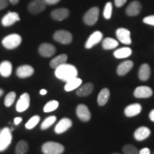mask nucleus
Instances as JSON below:
<instances>
[{
	"mask_svg": "<svg viewBox=\"0 0 154 154\" xmlns=\"http://www.w3.org/2000/svg\"><path fill=\"white\" fill-rule=\"evenodd\" d=\"M77 74H78V71L76 67L66 63L57 67L55 70L56 76L59 79L66 82L72 79L76 78L77 77Z\"/></svg>",
	"mask_w": 154,
	"mask_h": 154,
	"instance_id": "f257e3e1",
	"label": "nucleus"
},
{
	"mask_svg": "<svg viewBox=\"0 0 154 154\" xmlns=\"http://www.w3.org/2000/svg\"><path fill=\"white\" fill-rule=\"evenodd\" d=\"M44 154H62L64 147L62 144L57 142L49 141L44 143L42 148Z\"/></svg>",
	"mask_w": 154,
	"mask_h": 154,
	"instance_id": "f03ea898",
	"label": "nucleus"
},
{
	"mask_svg": "<svg viewBox=\"0 0 154 154\" xmlns=\"http://www.w3.org/2000/svg\"><path fill=\"white\" fill-rule=\"evenodd\" d=\"M22 43V37L17 34H9L3 38L2 44L6 49H14Z\"/></svg>",
	"mask_w": 154,
	"mask_h": 154,
	"instance_id": "7ed1b4c3",
	"label": "nucleus"
},
{
	"mask_svg": "<svg viewBox=\"0 0 154 154\" xmlns=\"http://www.w3.org/2000/svg\"><path fill=\"white\" fill-rule=\"evenodd\" d=\"M12 135L10 129L7 127L4 128L0 132V152L5 151L11 143Z\"/></svg>",
	"mask_w": 154,
	"mask_h": 154,
	"instance_id": "20e7f679",
	"label": "nucleus"
},
{
	"mask_svg": "<svg viewBox=\"0 0 154 154\" xmlns=\"http://www.w3.org/2000/svg\"><path fill=\"white\" fill-rule=\"evenodd\" d=\"M99 15V9L96 7H94L88 9L87 12L84 16V22L85 24L89 26L94 25L98 21Z\"/></svg>",
	"mask_w": 154,
	"mask_h": 154,
	"instance_id": "39448f33",
	"label": "nucleus"
},
{
	"mask_svg": "<svg viewBox=\"0 0 154 154\" xmlns=\"http://www.w3.org/2000/svg\"><path fill=\"white\" fill-rule=\"evenodd\" d=\"M54 38L56 41L63 44H69L72 42V34L68 31L59 30L54 34Z\"/></svg>",
	"mask_w": 154,
	"mask_h": 154,
	"instance_id": "423d86ee",
	"label": "nucleus"
},
{
	"mask_svg": "<svg viewBox=\"0 0 154 154\" xmlns=\"http://www.w3.org/2000/svg\"><path fill=\"white\" fill-rule=\"evenodd\" d=\"M47 3L44 0H33L29 4L28 9L32 14H39L45 9Z\"/></svg>",
	"mask_w": 154,
	"mask_h": 154,
	"instance_id": "0eeeda50",
	"label": "nucleus"
},
{
	"mask_svg": "<svg viewBox=\"0 0 154 154\" xmlns=\"http://www.w3.org/2000/svg\"><path fill=\"white\" fill-rule=\"evenodd\" d=\"M30 96L28 93H24L20 96L16 105V109L18 112H23L29 107Z\"/></svg>",
	"mask_w": 154,
	"mask_h": 154,
	"instance_id": "6e6552de",
	"label": "nucleus"
},
{
	"mask_svg": "<svg viewBox=\"0 0 154 154\" xmlns=\"http://www.w3.org/2000/svg\"><path fill=\"white\" fill-rule=\"evenodd\" d=\"M134 95L137 99H146L153 95V91L149 86H140L136 88Z\"/></svg>",
	"mask_w": 154,
	"mask_h": 154,
	"instance_id": "1a4fd4ad",
	"label": "nucleus"
},
{
	"mask_svg": "<svg viewBox=\"0 0 154 154\" xmlns=\"http://www.w3.org/2000/svg\"><path fill=\"white\" fill-rule=\"evenodd\" d=\"M117 38L121 43L129 45L131 44V33L129 30L125 28H119L116 32Z\"/></svg>",
	"mask_w": 154,
	"mask_h": 154,
	"instance_id": "9d476101",
	"label": "nucleus"
},
{
	"mask_svg": "<svg viewBox=\"0 0 154 154\" xmlns=\"http://www.w3.org/2000/svg\"><path fill=\"white\" fill-rule=\"evenodd\" d=\"M76 114L79 119L84 122H87L91 119V113L88 108L84 104H79L76 108Z\"/></svg>",
	"mask_w": 154,
	"mask_h": 154,
	"instance_id": "9b49d317",
	"label": "nucleus"
},
{
	"mask_svg": "<svg viewBox=\"0 0 154 154\" xmlns=\"http://www.w3.org/2000/svg\"><path fill=\"white\" fill-rule=\"evenodd\" d=\"M72 126V121L68 118H63L59 121L55 126L54 131L57 134H61L66 131Z\"/></svg>",
	"mask_w": 154,
	"mask_h": 154,
	"instance_id": "f8f14e48",
	"label": "nucleus"
},
{
	"mask_svg": "<svg viewBox=\"0 0 154 154\" xmlns=\"http://www.w3.org/2000/svg\"><path fill=\"white\" fill-rule=\"evenodd\" d=\"M38 52L44 57H51L56 53V48L49 43H44L38 48Z\"/></svg>",
	"mask_w": 154,
	"mask_h": 154,
	"instance_id": "ddd939ff",
	"label": "nucleus"
},
{
	"mask_svg": "<svg viewBox=\"0 0 154 154\" xmlns=\"http://www.w3.org/2000/svg\"><path fill=\"white\" fill-rule=\"evenodd\" d=\"M102 38H103V34L99 31H96V32H94L88 38L87 42L85 44V47L86 49H91L94 46L99 44L101 41Z\"/></svg>",
	"mask_w": 154,
	"mask_h": 154,
	"instance_id": "4468645a",
	"label": "nucleus"
},
{
	"mask_svg": "<svg viewBox=\"0 0 154 154\" xmlns=\"http://www.w3.org/2000/svg\"><path fill=\"white\" fill-rule=\"evenodd\" d=\"M151 135V130L146 126H140L134 132V138L136 140L142 141L149 138Z\"/></svg>",
	"mask_w": 154,
	"mask_h": 154,
	"instance_id": "2eb2a0df",
	"label": "nucleus"
},
{
	"mask_svg": "<svg viewBox=\"0 0 154 154\" xmlns=\"http://www.w3.org/2000/svg\"><path fill=\"white\" fill-rule=\"evenodd\" d=\"M34 72V69L32 66L29 65H22L17 68L16 74L19 78L24 79L32 76Z\"/></svg>",
	"mask_w": 154,
	"mask_h": 154,
	"instance_id": "dca6fc26",
	"label": "nucleus"
},
{
	"mask_svg": "<svg viewBox=\"0 0 154 154\" xmlns=\"http://www.w3.org/2000/svg\"><path fill=\"white\" fill-rule=\"evenodd\" d=\"M141 10V5L138 1H133L128 5L126 9V13L128 16L134 17L139 14Z\"/></svg>",
	"mask_w": 154,
	"mask_h": 154,
	"instance_id": "f3484780",
	"label": "nucleus"
},
{
	"mask_svg": "<svg viewBox=\"0 0 154 154\" xmlns=\"http://www.w3.org/2000/svg\"><path fill=\"white\" fill-rule=\"evenodd\" d=\"M19 20H20V18L17 13L9 12L3 17L2 20V24L4 26H9Z\"/></svg>",
	"mask_w": 154,
	"mask_h": 154,
	"instance_id": "a211bd4d",
	"label": "nucleus"
},
{
	"mask_svg": "<svg viewBox=\"0 0 154 154\" xmlns=\"http://www.w3.org/2000/svg\"><path fill=\"white\" fill-rule=\"evenodd\" d=\"M134 66V62L132 61H125L121 63L117 67V74L119 76H124L131 70Z\"/></svg>",
	"mask_w": 154,
	"mask_h": 154,
	"instance_id": "6ab92c4d",
	"label": "nucleus"
},
{
	"mask_svg": "<svg viewBox=\"0 0 154 154\" xmlns=\"http://www.w3.org/2000/svg\"><path fill=\"white\" fill-rule=\"evenodd\" d=\"M141 110L142 106L140 103H133L125 109L124 113L127 117H134L139 114Z\"/></svg>",
	"mask_w": 154,
	"mask_h": 154,
	"instance_id": "aec40b11",
	"label": "nucleus"
},
{
	"mask_svg": "<svg viewBox=\"0 0 154 154\" xmlns=\"http://www.w3.org/2000/svg\"><path fill=\"white\" fill-rule=\"evenodd\" d=\"M69 15V11L66 8H59L54 9L51 12V16L54 20L62 21L66 19Z\"/></svg>",
	"mask_w": 154,
	"mask_h": 154,
	"instance_id": "412c9836",
	"label": "nucleus"
},
{
	"mask_svg": "<svg viewBox=\"0 0 154 154\" xmlns=\"http://www.w3.org/2000/svg\"><path fill=\"white\" fill-rule=\"evenodd\" d=\"M151 76V68L148 63H143L138 71V78L140 81H147Z\"/></svg>",
	"mask_w": 154,
	"mask_h": 154,
	"instance_id": "4be33fe9",
	"label": "nucleus"
},
{
	"mask_svg": "<svg viewBox=\"0 0 154 154\" xmlns=\"http://www.w3.org/2000/svg\"><path fill=\"white\" fill-rule=\"evenodd\" d=\"M94 90V85L91 83H87L84 85L78 88L76 91L77 96H81V97H84V96H87L90 95Z\"/></svg>",
	"mask_w": 154,
	"mask_h": 154,
	"instance_id": "5701e85b",
	"label": "nucleus"
},
{
	"mask_svg": "<svg viewBox=\"0 0 154 154\" xmlns=\"http://www.w3.org/2000/svg\"><path fill=\"white\" fill-rule=\"evenodd\" d=\"M82 80L78 77L72 79L66 82L64 86V90L66 91H72L79 87L82 85Z\"/></svg>",
	"mask_w": 154,
	"mask_h": 154,
	"instance_id": "b1692460",
	"label": "nucleus"
},
{
	"mask_svg": "<svg viewBox=\"0 0 154 154\" xmlns=\"http://www.w3.org/2000/svg\"><path fill=\"white\" fill-rule=\"evenodd\" d=\"M12 72V64L8 61L0 63V74L3 77H9Z\"/></svg>",
	"mask_w": 154,
	"mask_h": 154,
	"instance_id": "393cba45",
	"label": "nucleus"
},
{
	"mask_svg": "<svg viewBox=\"0 0 154 154\" xmlns=\"http://www.w3.org/2000/svg\"><path fill=\"white\" fill-rule=\"evenodd\" d=\"M67 59H68V57H67L66 54H64L57 56V57H54L52 60L50 61V66L52 69H56L57 67L66 63Z\"/></svg>",
	"mask_w": 154,
	"mask_h": 154,
	"instance_id": "a878e982",
	"label": "nucleus"
},
{
	"mask_svg": "<svg viewBox=\"0 0 154 154\" xmlns=\"http://www.w3.org/2000/svg\"><path fill=\"white\" fill-rule=\"evenodd\" d=\"M109 97H110V91L107 88H104L101 89L97 98V101L99 105L101 106H103L106 104L108 101H109Z\"/></svg>",
	"mask_w": 154,
	"mask_h": 154,
	"instance_id": "bb28decb",
	"label": "nucleus"
},
{
	"mask_svg": "<svg viewBox=\"0 0 154 154\" xmlns=\"http://www.w3.org/2000/svg\"><path fill=\"white\" fill-rule=\"evenodd\" d=\"M132 54V50L129 47H123L116 50L113 53L114 57L116 59H124L130 57Z\"/></svg>",
	"mask_w": 154,
	"mask_h": 154,
	"instance_id": "cd10ccee",
	"label": "nucleus"
},
{
	"mask_svg": "<svg viewBox=\"0 0 154 154\" xmlns=\"http://www.w3.org/2000/svg\"><path fill=\"white\" fill-rule=\"evenodd\" d=\"M119 42L115 40L114 38L107 37L104 38L103 40V42H102V47H103V49L105 50H110V49H115L116 47H118Z\"/></svg>",
	"mask_w": 154,
	"mask_h": 154,
	"instance_id": "c85d7f7f",
	"label": "nucleus"
},
{
	"mask_svg": "<svg viewBox=\"0 0 154 154\" xmlns=\"http://www.w3.org/2000/svg\"><path fill=\"white\" fill-rule=\"evenodd\" d=\"M29 149V146L27 142L25 140L19 141L16 146L15 153L16 154H25Z\"/></svg>",
	"mask_w": 154,
	"mask_h": 154,
	"instance_id": "c756f323",
	"label": "nucleus"
},
{
	"mask_svg": "<svg viewBox=\"0 0 154 154\" xmlns=\"http://www.w3.org/2000/svg\"><path fill=\"white\" fill-rule=\"evenodd\" d=\"M59 102L56 100H53V101H50L44 106V111L45 113H49L51 111H55L56 109L59 107Z\"/></svg>",
	"mask_w": 154,
	"mask_h": 154,
	"instance_id": "7c9ffc66",
	"label": "nucleus"
},
{
	"mask_svg": "<svg viewBox=\"0 0 154 154\" xmlns=\"http://www.w3.org/2000/svg\"><path fill=\"white\" fill-rule=\"evenodd\" d=\"M57 121V117L55 116H51L44 120L41 125V128L42 130H45L49 128L50 126H52Z\"/></svg>",
	"mask_w": 154,
	"mask_h": 154,
	"instance_id": "2f4dec72",
	"label": "nucleus"
},
{
	"mask_svg": "<svg viewBox=\"0 0 154 154\" xmlns=\"http://www.w3.org/2000/svg\"><path fill=\"white\" fill-rule=\"evenodd\" d=\"M40 121V117L38 116H34L33 117H32L27 123L25 124V127H26V129H32L35 127L36 125L38 124V123Z\"/></svg>",
	"mask_w": 154,
	"mask_h": 154,
	"instance_id": "473e14b6",
	"label": "nucleus"
},
{
	"mask_svg": "<svg viewBox=\"0 0 154 154\" xmlns=\"http://www.w3.org/2000/svg\"><path fill=\"white\" fill-rule=\"evenodd\" d=\"M15 99H16V94H15V92H9V93L6 96L5 99V105L7 107L11 106L14 103Z\"/></svg>",
	"mask_w": 154,
	"mask_h": 154,
	"instance_id": "72a5a7b5",
	"label": "nucleus"
},
{
	"mask_svg": "<svg viewBox=\"0 0 154 154\" xmlns=\"http://www.w3.org/2000/svg\"><path fill=\"white\" fill-rule=\"evenodd\" d=\"M123 153L124 154H139V151L134 146L127 144L123 148Z\"/></svg>",
	"mask_w": 154,
	"mask_h": 154,
	"instance_id": "f704fd0d",
	"label": "nucleus"
},
{
	"mask_svg": "<svg viewBox=\"0 0 154 154\" xmlns=\"http://www.w3.org/2000/svg\"><path fill=\"white\" fill-rule=\"evenodd\" d=\"M111 14H112V4L111 2L106 3L105 6L104 10H103V17L105 19H111Z\"/></svg>",
	"mask_w": 154,
	"mask_h": 154,
	"instance_id": "c9c22d12",
	"label": "nucleus"
},
{
	"mask_svg": "<svg viewBox=\"0 0 154 154\" xmlns=\"http://www.w3.org/2000/svg\"><path fill=\"white\" fill-rule=\"evenodd\" d=\"M143 22L146 24L151 25V26H154V15H151V16L146 17L143 19Z\"/></svg>",
	"mask_w": 154,
	"mask_h": 154,
	"instance_id": "e433bc0d",
	"label": "nucleus"
},
{
	"mask_svg": "<svg viewBox=\"0 0 154 154\" xmlns=\"http://www.w3.org/2000/svg\"><path fill=\"white\" fill-rule=\"evenodd\" d=\"M9 0H0V10L6 8L8 5Z\"/></svg>",
	"mask_w": 154,
	"mask_h": 154,
	"instance_id": "4c0bfd02",
	"label": "nucleus"
},
{
	"mask_svg": "<svg viewBox=\"0 0 154 154\" xmlns=\"http://www.w3.org/2000/svg\"><path fill=\"white\" fill-rule=\"evenodd\" d=\"M127 0H115V5L117 7H121L122 6H124L126 4Z\"/></svg>",
	"mask_w": 154,
	"mask_h": 154,
	"instance_id": "58836bf2",
	"label": "nucleus"
},
{
	"mask_svg": "<svg viewBox=\"0 0 154 154\" xmlns=\"http://www.w3.org/2000/svg\"><path fill=\"white\" fill-rule=\"evenodd\" d=\"M139 154H151V151L149 148H143L140 150Z\"/></svg>",
	"mask_w": 154,
	"mask_h": 154,
	"instance_id": "ea45409f",
	"label": "nucleus"
},
{
	"mask_svg": "<svg viewBox=\"0 0 154 154\" xmlns=\"http://www.w3.org/2000/svg\"><path fill=\"white\" fill-rule=\"evenodd\" d=\"M45 2L47 3V5H55V4H57L60 0H44Z\"/></svg>",
	"mask_w": 154,
	"mask_h": 154,
	"instance_id": "a19ab883",
	"label": "nucleus"
},
{
	"mask_svg": "<svg viewBox=\"0 0 154 154\" xmlns=\"http://www.w3.org/2000/svg\"><path fill=\"white\" fill-rule=\"evenodd\" d=\"M149 119H151V121L154 122V109L151 111V112L149 113Z\"/></svg>",
	"mask_w": 154,
	"mask_h": 154,
	"instance_id": "79ce46f5",
	"label": "nucleus"
},
{
	"mask_svg": "<svg viewBox=\"0 0 154 154\" xmlns=\"http://www.w3.org/2000/svg\"><path fill=\"white\" fill-rule=\"evenodd\" d=\"M22 121V119L21 117H17L14 119V124L18 125L21 123V121Z\"/></svg>",
	"mask_w": 154,
	"mask_h": 154,
	"instance_id": "37998d69",
	"label": "nucleus"
},
{
	"mask_svg": "<svg viewBox=\"0 0 154 154\" xmlns=\"http://www.w3.org/2000/svg\"><path fill=\"white\" fill-rule=\"evenodd\" d=\"M9 2L12 4V5H17V4L19 2V0H9Z\"/></svg>",
	"mask_w": 154,
	"mask_h": 154,
	"instance_id": "c03bdc74",
	"label": "nucleus"
},
{
	"mask_svg": "<svg viewBox=\"0 0 154 154\" xmlns=\"http://www.w3.org/2000/svg\"><path fill=\"white\" fill-rule=\"evenodd\" d=\"M47 93V91L45 89H42L41 91H40V94H41L42 95H46Z\"/></svg>",
	"mask_w": 154,
	"mask_h": 154,
	"instance_id": "a18cd8bd",
	"label": "nucleus"
},
{
	"mask_svg": "<svg viewBox=\"0 0 154 154\" xmlns=\"http://www.w3.org/2000/svg\"><path fill=\"white\" fill-rule=\"evenodd\" d=\"M3 94H4L3 90L2 89H0V97H1V96L3 95Z\"/></svg>",
	"mask_w": 154,
	"mask_h": 154,
	"instance_id": "49530a36",
	"label": "nucleus"
},
{
	"mask_svg": "<svg viewBox=\"0 0 154 154\" xmlns=\"http://www.w3.org/2000/svg\"><path fill=\"white\" fill-rule=\"evenodd\" d=\"M112 154H120V153H112Z\"/></svg>",
	"mask_w": 154,
	"mask_h": 154,
	"instance_id": "de8ad7c7",
	"label": "nucleus"
},
{
	"mask_svg": "<svg viewBox=\"0 0 154 154\" xmlns=\"http://www.w3.org/2000/svg\"><path fill=\"white\" fill-rule=\"evenodd\" d=\"M0 132H1V131H0Z\"/></svg>",
	"mask_w": 154,
	"mask_h": 154,
	"instance_id": "09e8293b",
	"label": "nucleus"
},
{
	"mask_svg": "<svg viewBox=\"0 0 154 154\" xmlns=\"http://www.w3.org/2000/svg\"><path fill=\"white\" fill-rule=\"evenodd\" d=\"M153 154H154V153H153Z\"/></svg>",
	"mask_w": 154,
	"mask_h": 154,
	"instance_id": "8fccbe9b",
	"label": "nucleus"
}]
</instances>
